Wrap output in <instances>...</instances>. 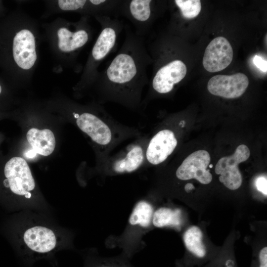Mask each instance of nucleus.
Masks as SVG:
<instances>
[{"mask_svg":"<svg viewBox=\"0 0 267 267\" xmlns=\"http://www.w3.org/2000/svg\"><path fill=\"white\" fill-rule=\"evenodd\" d=\"M184 188L185 191L189 192L191 190L194 189V187L192 184L188 183L185 185Z\"/></svg>","mask_w":267,"mask_h":267,"instance_id":"23","label":"nucleus"},{"mask_svg":"<svg viewBox=\"0 0 267 267\" xmlns=\"http://www.w3.org/2000/svg\"><path fill=\"white\" fill-rule=\"evenodd\" d=\"M224 265V267H234L233 261L229 259L225 261Z\"/></svg>","mask_w":267,"mask_h":267,"instance_id":"22","label":"nucleus"},{"mask_svg":"<svg viewBox=\"0 0 267 267\" xmlns=\"http://www.w3.org/2000/svg\"><path fill=\"white\" fill-rule=\"evenodd\" d=\"M23 240L31 250L38 253H46L56 246L54 232L43 226H35L28 228L23 234Z\"/></svg>","mask_w":267,"mask_h":267,"instance_id":"11","label":"nucleus"},{"mask_svg":"<svg viewBox=\"0 0 267 267\" xmlns=\"http://www.w3.org/2000/svg\"><path fill=\"white\" fill-rule=\"evenodd\" d=\"M211 158L206 150H200L188 155L176 171V176L179 180L195 178L203 184L210 183L212 175L207 170Z\"/></svg>","mask_w":267,"mask_h":267,"instance_id":"7","label":"nucleus"},{"mask_svg":"<svg viewBox=\"0 0 267 267\" xmlns=\"http://www.w3.org/2000/svg\"><path fill=\"white\" fill-rule=\"evenodd\" d=\"M233 56V49L228 41L224 37H218L206 48L203 65L209 72H219L229 65Z\"/></svg>","mask_w":267,"mask_h":267,"instance_id":"9","label":"nucleus"},{"mask_svg":"<svg viewBox=\"0 0 267 267\" xmlns=\"http://www.w3.org/2000/svg\"><path fill=\"white\" fill-rule=\"evenodd\" d=\"M255 185L258 191L264 195H267V179L265 176L258 177L255 180Z\"/></svg>","mask_w":267,"mask_h":267,"instance_id":"19","label":"nucleus"},{"mask_svg":"<svg viewBox=\"0 0 267 267\" xmlns=\"http://www.w3.org/2000/svg\"><path fill=\"white\" fill-rule=\"evenodd\" d=\"M119 50L94 80L99 102L118 104L135 112L142 111V94L149 84L147 70L152 63L145 37L139 36L128 25Z\"/></svg>","mask_w":267,"mask_h":267,"instance_id":"1","label":"nucleus"},{"mask_svg":"<svg viewBox=\"0 0 267 267\" xmlns=\"http://www.w3.org/2000/svg\"><path fill=\"white\" fill-rule=\"evenodd\" d=\"M253 63L261 71L263 72H267V62L266 60L259 55H256L253 58Z\"/></svg>","mask_w":267,"mask_h":267,"instance_id":"20","label":"nucleus"},{"mask_svg":"<svg viewBox=\"0 0 267 267\" xmlns=\"http://www.w3.org/2000/svg\"><path fill=\"white\" fill-rule=\"evenodd\" d=\"M149 136L143 134L116 154L110 155L100 164V169L106 175L131 173L145 164V152Z\"/></svg>","mask_w":267,"mask_h":267,"instance_id":"3","label":"nucleus"},{"mask_svg":"<svg viewBox=\"0 0 267 267\" xmlns=\"http://www.w3.org/2000/svg\"><path fill=\"white\" fill-rule=\"evenodd\" d=\"M27 139L37 153L48 156L54 151L55 139L53 133L49 129L42 130L30 129L26 134Z\"/></svg>","mask_w":267,"mask_h":267,"instance_id":"13","label":"nucleus"},{"mask_svg":"<svg viewBox=\"0 0 267 267\" xmlns=\"http://www.w3.org/2000/svg\"><path fill=\"white\" fill-rule=\"evenodd\" d=\"M58 47L64 52H72L84 46L89 39V33L86 28H79L71 31L62 27L57 31Z\"/></svg>","mask_w":267,"mask_h":267,"instance_id":"12","label":"nucleus"},{"mask_svg":"<svg viewBox=\"0 0 267 267\" xmlns=\"http://www.w3.org/2000/svg\"><path fill=\"white\" fill-rule=\"evenodd\" d=\"M89 1V5L87 4L89 0H59L58 4L59 7L63 10H83L86 7H91L95 4L94 0Z\"/></svg>","mask_w":267,"mask_h":267,"instance_id":"18","label":"nucleus"},{"mask_svg":"<svg viewBox=\"0 0 267 267\" xmlns=\"http://www.w3.org/2000/svg\"><path fill=\"white\" fill-rule=\"evenodd\" d=\"M174 2L180 10L181 16L186 19L195 18L201 9L199 0H175Z\"/></svg>","mask_w":267,"mask_h":267,"instance_id":"17","label":"nucleus"},{"mask_svg":"<svg viewBox=\"0 0 267 267\" xmlns=\"http://www.w3.org/2000/svg\"><path fill=\"white\" fill-rule=\"evenodd\" d=\"M1 91H2V88H1V85L0 84V94L1 93Z\"/></svg>","mask_w":267,"mask_h":267,"instance_id":"25","label":"nucleus"},{"mask_svg":"<svg viewBox=\"0 0 267 267\" xmlns=\"http://www.w3.org/2000/svg\"><path fill=\"white\" fill-rule=\"evenodd\" d=\"M95 267H116L112 264H104V265H100L96 266Z\"/></svg>","mask_w":267,"mask_h":267,"instance_id":"24","label":"nucleus"},{"mask_svg":"<svg viewBox=\"0 0 267 267\" xmlns=\"http://www.w3.org/2000/svg\"><path fill=\"white\" fill-rule=\"evenodd\" d=\"M181 222V212L179 209L162 207L154 213L152 217V223L157 227L169 225L178 227Z\"/></svg>","mask_w":267,"mask_h":267,"instance_id":"15","label":"nucleus"},{"mask_svg":"<svg viewBox=\"0 0 267 267\" xmlns=\"http://www.w3.org/2000/svg\"><path fill=\"white\" fill-rule=\"evenodd\" d=\"M4 175L12 192L30 198V191L35 187V183L30 169L23 158L15 157L10 159L4 167Z\"/></svg>","mask_w":267,"mask_h":267,"instance_id":"6","label":"nucleus"},{"mask_svg":"<svg viewBox=\"0 0 267 267\" xmlns=\"http://www.w3.org/2000/svg\"><path fill=\"white\" fill-rule=\"evenodd\" d=\"M37 153L34 149L30 150L27 152L26 153V156L27 158H33L35 157Z\"/></svg>","mask_w":267,"mask_h":267,"instance_id":"21","label":"nucleus"},{"mask_svg":"<svg viewBox=\"0 0 267 267\" xmlns=\"http://www.w3.org/2000/svg\"><path fill=\"white\" fill-rule=\"evenodd\" d=\"M249 85L247 76L241 73L231 75H218L209 81L207 89L212 94L225 98H236L241 96Z\"/></svg>","mask_w":267,"mask_h":267,"instance_id":"8","label":"nucleus"},{"mask_svg":"<svg viewBox=\"0 0 267 267\" xmlns=\"http://www.w3.org/2000/svg\"><path fill=\"white\" fill-rule=\"evenodd\" d=\"M95 17L100 24L101 31L91 49L84 77L89 80H95L98 66L113 50L124 28L123 22L117 18L105 16Z\"/></svg>","mask_w":267,"mask_h":267,"instance_id":"2","label":"nucleus"},{"mask_svg":"<svg viewBox=\"0 0 267 267\" xmlns=\"http://www.w3.org/2000/svg\"><path fill=\"white\" fill-rule=\"evenodd\" d=\"M13 60L24 70L31 69L37 60L34 36L29 30L23 29L14 36L12 43Z\"/></svg>","mask_w":267,"mask_h":267,"instance_id":"10","label":"nucleus"},{"mask_svg":"<svg viewBox=\"0 0 267 267\" xmlns=\"http://www.w3.org/2000/svg\"><path fill=\"white\" fill-rule=\"evenodd\" d=\"M155 2L152 0H122L119 15L131 22L136 35L145 37L154 19Z\"/></svg>","mask_w":267,"mask_h":267,"instance_id":"4","label":"nucleus"},{"mask_svg":"<svg viewBox=\"0 0 267 267\" xmlns=\"http://www.w3.org/2000/svg\"><path fill=\"white\" fill-rule=\"evenodd\" d=\"M250 151L245 144L239 145L234 153L229 156L221 158L215 166V173L220 175L219 180L227 188L235 190L240 187L242 182L238 165L246 161Z\"/></svg>","mask_w":267,"mask_h":267,"instance_id":"5","label":"nucleus"},{"mask_svg":"<svg viewBox=\"0 0 267 267\" xmlns=\"http://www.w3.org/2000/svg\"><path fill=\"white\" fill-rule=\"evenodd\" d=\"M153 208L145 201L138 202L134 207L129 218V223L133 225L147 227L152 218Z\"/></svg>","mask_w":267,"mask_h":267,"instance_id":"16","label":"nucleus"},{"mask_svg":"<svg viewBox=\"0 0 267 267\" xmlns=\"http://www.w3.org/2000/svg\"><path fill=\"white\" fill-rule=\"evenodd\" d=\"M213 167V165L212 164L210 165V167L212 168Z\"/></svg>","mask_w":267,"mask_h":267,"instance_id":"26","label":"nucleus"},{"mask_svg":"<svg viewBox=\"0 0 267 267\" xmlns=\"http://www.w3.org/2000/svg\"><path fill=\"white\" fill-rule=\"evenodd\" d=\"M183 241L188 251L196 258L203 259L206 257L207 251L202 243V232L199 227H189L183 235Z\"/></svg>","mask_w":267,"mask_h":267,"instance_id":"14","label":"nucleus"}]
</instances>
